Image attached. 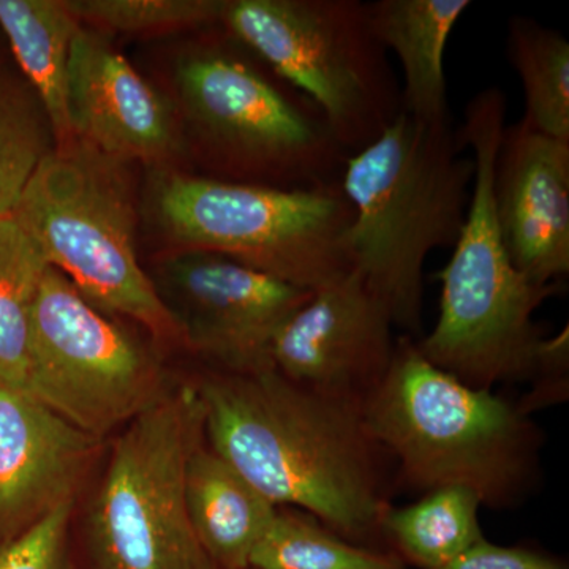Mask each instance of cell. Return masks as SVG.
Masks as SVG:
<instances>
[{
    "instance_id": "cell-1",
    "label": "cell",
    "mask_w": 569,
    "mask_h": 569,
    "mask_svg": "<svg viewBox=\"0 0 569 569\" xmlns=\"http://www.w3.org/2000/svg\"><path fill=\"white\" fill-rule=\"evenodd\" d=\"M206 445L271 503L293 508L347 541L389 552L383 518L396 463L362 407L299 387L272 369L198 378Z\"/></svg>"
},
{
    "instance_id": "cell-2",
    "label": "cell",
    "mask_w": 569,
    "mask_h": 569,
    "mask_svg": "<svg viewBox=\"0 0 569 569\" xmlns=\"http://www.w3.org/2000/svg\"><path fill=\"white\" fill-rule=\"evenodd\" d=\"M362 417L395 460L397 490L462 488L490 509L518 508L537 492L542 433L533 419L430 365L411 337H397Z\"/></svg>"
},
{
    "instance_id": "cell-3",
    "label": "cell",
    "mask_w": 569,
    "mask_h": 569,
    "mask_svg": "<svg viewBox=\"0 0 569 569\" xmlns=\"http://www.w3.org/2000/svg\"><path fill=\"white\" fill-rule=\"evenodd\" d=\"M507 97L498 88L478 92L467 104L458 132L475 164L470 204L441 283L440 313L432 331L417 339L430 365L467 387L530 383L548 337L535 312L560 291L538 284L516 269L496 212L493 174L507 127Z\"/></svg>"
},
{
    "instance_id": "cell-4",
    "label": "cell",
    "mask_w": 569,
    "mask_h": 569,
    "mask_svg": "<svg viewBox=\"0 0 569 569\" xmlns=\"http://www.w3.org/2000/svg\"><path fill=\"white\" fill-rule=\"evenodd\" d=\"M462 151L452 122L433 126L402 112L348 157L340 179L355 211L348 233L355 271L392 325L415 340L427 257L452 249L466 223L475 164Z\"/></svg>"
},
{
    "instance_id": "cell-5",
    "label": "cell",
    "mask_w": 569,
    "mask_h": 569,
    "mask_svg": "<svg viewBox=\"0 0 569 569\" xmlns=\"http://www.w3.org/2000/svg\"><path fill=\"white\" fill-rule=\"evenodd\" d=\"M11 216L92 306L141 326L156 347L186 348L138 260L127 163L73 137L44 157Z\"/></svg>"
},
{
    "instance_id": "cell-6",
    "label": "cell",
    "mask_w": 569,
    "mask_h": 569,
    "mask_svg": "<svg viewBox=\"0 0 569 569\" xmlns=\"http://www.w3.org/2000/svg\"><path fill=\"white\" fill-rule=\"evenodd\" d=\"M183 56L176 84L219 181L313 189L340 182L348 153L323 112L241 41Z\"/></svg>"
},
{
    "instance_id": "cell-7",
    "label": "cell",
    "mask_w": 569,
    "mask_h": 569,
    "mask_svg": "<svg viewBox=\"0 0 569 569\" xmlns=\"http://www.w3.org/2000/svg\"><path fill=\"white\" fill-rule=\"evenodd\" d=\"M153 171V219L179 250L223 254L307 291L355 269L348 244L355 211L340 182L274 189Z\"/></svg>"
},
{
    "instance_id": "cell-8",
    "label": "cell",
    "mask_w": 569,
    "mask_h": 569,
    "mask_svg": "<svg viewBox=\"0 0 569 569\" xmlns=\"http://www.w3.org/2000/svg\"><path fill=\"white\" fill-rule=\"evenodd\" d=\"M206 443L197 383L171 387L112 443L77 545L81 569H217L194 537L187 466Z\"/></svg>"
},
{
    "instance_id": "cell-9",
    "label": "cell",
    "mask_w": 569,
    "mask_h": 569,
    "mask_svg": "<svg viewBox=\"0 0 569 569\" xmlns=\"http://www.w3.org/2000/svg\"><path fill=\"white\" fill-rule=\"evenodd\" d=\"M220 26L323 112L351 156L402 114V91L361 0H222Z\"/></svg>"
},
{
    "instance_id": "cell-10",
    "label": "cell",
    "mask_w": 569,
    "mask_h": 569,
    "mask_svg": "<svg viewBox=\"0 0 569 569\" xmlns=\"http://www.w3.org/2000/svg\"><path fill=\"white\" fill-rule=\"evenodd\" d=\"M170 389L157 347L92 306L50 266L33 306L26 391L104 440Z\"/></svg>"
},
{
    "instance_id": "cell-11",
    "label": "cell",
    "mask_w": 569,
    "mask_h": 569,
    "mask_svg": "<svg viewBox=\"0 0 569 569\" xmlns=\"http://www.w3.org/2000/svg\"><path fill=\"white\" fill-rule=\"evenodd\" d=\"M151 279L181 328L186 350L228 373L272 369L277 332L313 293L200 250L168 254Z\"/></svg>"
},
{
    "instance_id": "cell-12",
    "label": "cell",
    "mask_w": 569,
    "mask_h": 569,
    "mask_svg": "<svg viewBox=\"0 0 569 569\" xmlns=\"http://www.w3.org/2000/svg\"><path fill=\"white\" fill-rule=\"evenodd\" d=\"M387 307L358 272L313 291L277 332L272 367L299 387L362 407L391 366Z\"/></svg>"
},
{
    "instance_id": "cell-13",
    "label": "cell",
    "mask_w": 569,
    "mask_h": 569,
    "mask_svg": "<svg viewBox=\"0 0 569 569\" xmlns=\"http://www.w3.org/2000/svg\"><path fill=\"white\" fill-rule=\"evenodd\" d=\"M103 441L0 380V548L77 505Z\"/></svg>"
},
{
    "instance_id": "cell-14",
    "label": "cell",
    "mask_w": 569,
    "mask_h": 569,
    "mask_svg": "<svg viewBox=\"0 0 569 569\" xmlns=\"http://www.w3.org/2000/svg\"><path fill=\"white\" fill-rule=\"evenodd\" d=\"M69 111L73 137L123 163L160 164L181 149L170 102L102 32L84 26L71 47Z\"/></svg>"
},
{
    "instance_id": "cell-15",
    "label": "cell",
    "mask_w": 569,
    "mask_h": 569,
    "mask_svg": "<svg viewBox=\"0 0 569 569\" xmlns=\"http://www.w3.org/2000/svg\"><path fill=\"white\" fill-rule=\"evenodd\" d=\"M493 198L516 269L538 284L560 283L569 274V142L520 121L505 127Z\"/></svg>"
},
{
    "instance_id": "cell-16",
    "label": "cell",
    "mask_w": 569,
    "mask_h": 569,
    "mask_svg": "<svg viewBox=\"0 0 569 569\" xmlns=\"http://www.w3.org/2000/svg\"><path fill=\"white\" fill-rule=\"evenodd\" d=\"M370 24L385 50L403 71L402 112L425 123L452 122L445 51L456 24L470 9L468 0H376Z\"/></svg>"
},
{
    "instance_id": "cell-17",
    "label": "cell",
    "mask_w": 569,
    "mask_h": 569,
    "mask_svg": "<svg viewBox=\"0 0 569 569\" xmlns=\"http://www.w3.org/2000/svg\"><path fill=\"white\" fill-rule=\"evenodd\" d=\"M186 498L194 537L213 567L249 569L279 507L206 443L187 466Z\"/></svg>"
},
{
    "instance_id": "cell-18",
    "label": "cell",
    "mask_w": 569,
    "mask_h": 569,
    "mask_svg": "<svg viewBox=\"0 0 569 569\" xmlns=\"http://www.w3.org/2000/svg\"><path fill=\"white\" fill-rule=\"evenodd\" d=\"M81 26L66 0H0V28L50 118L58 144L73 138L69 69Z\"/></svg>"
},
{
    "instance_id": "cell-19",
    "label": "cell",
    "mask_w": 569,
    "mask_h": 569,
    "mask_svg": "<svg viewBox=\"0 0 569 569\" xmlns=\"http://www.w3.org/2000/svg\"><path fill=\"white\" fill-rule=\"evenodd\" d=\"M481 508L479 498L462 488L432 490L403 508L392 505L383 518L385 546L408 568L447 567L486 538Z\"/></svg>"
},
{
    "instance_id": "cell-20",
    "label": "cell",
    "mask_w": 569,
    "mask_h": 569,
    "mask_svg": "<svg viewBox=\"0 0 569 569\" xmlns=\"http://www.w3.org/2000/svg\"><path fill=\"white\" fill-rule=\"evenodd\" d=\"M507 50L526 99L520 122L553 140L569 142V41L531 18L512 17Z\"/></svg>"
},
{
    "instance_id": "cell-21",
    "label": "cell",
    "mask_w": 569,
    "mask_h": 569,
    "mask_svg": "<svg viewBox=\"0 0 569 569\" xmlns=\"http://www.w3.org/2000/svg\"><path fill=\"white\" fill-rule=\"evenodd\" d=\"M48 268L17 219L0 217V380L22 391L28 387L33 306Z\"/></svg>"
},
{
    "instance_id": "cell-22",
    "label": "cell",
    "mask_w": 569,
    "mask_h": 569,
    "mask_svg": "<svg viewBox=\"0 0 569 569\" xmlns=\"http://www.w3.org/2000/svg\"><path fill=\"white\" fill-rule=\"evenodd\" d=\"M250 569H410L392 552L362 548L293 508H277Z\"/></svg>"
},
{
    "instance_id": "cell-23",
    "label": "cell",
    "mask_w": 569,
    "mask_h": 569,
    "mask_svg": "<svg viewBox=\"0 0 569 569\" xmlns=\"http://www.w3.org/2000/svg\"><path fill=\"white\" fill-rule=\"evenodd\" d=\"M56 146L50 118L31 86L0 80V217L13 212Z\"/></svg>"
},
{
    "instance_id": "cell-24",
    "label": "cell",
    "mask_w": 569,
    "mask_h": 569,
    "mask_svg": "<svg viewBox=\"0 0 569 569\" xmlns=\"http://www.w3.org/2000/svg\"><path fill=\"white\" fill-rule=\"evenodd\" d=\"M91 29L146 36L220 24L222 0H66Z\"/></svg>"
},
{
    "instance_id": "cell-25",
    "label": "cell",
    "mask_w": 569,
    "mask_h": 569,
    "mask_svg": "<svg viewBox=\"0 0 569 569\" xmlns=\"http://www.w3.org/2000/svg\"><path fill=\"white\" fill-rule=\"evenodd\" d=\"M74 505H66L28 533L0 548V569H81L71 533Z\"/></svg>"
},
{
    "instance_id": "cell-26",
    "label": "cell",
    "mask_w": 569,
    "mask_h": 569,
    "mask_svg": "<svg viewBox=\"0 0 569 569\" xmlns=\"http://www.w3.org/2000/svg\"><path fill=\"white\" fill-rule=\"evenodd\" d=\"M531 389L518 402L522 413L531 415L546 407L568 400L569 395V337L568 326L559 335L548 337Z\"/></svg>"
},
{
    "instance_id": "cell-27",
    "label": "cell",
    "mask_w": 569,
    "mask_h": 569,
    "mask_svg": "<svg viewBox=\"0 0 569 569\" xmlns=\"http://www.w3.org/2000/svg\"><path fill=\"white\" fill-rule=\"evenodd\" d=\"M440 569H569L563 560L527 546H498L488 539L460 553Z\"/></svg>"
},
{
    "instance_id": "cell-28",
    "label": "cell",
    "mask_w": 569,
    "mask_h": 569,
    "mask_svg": "<svg viewBox=\"0 0 569 569\" xmlns=\"http://www.w3.org/2000/svg\"><path fill=\"white\" fill-rule=\"evenodd\" d=\"M250 569V568H249Z\"/></svg>"
}]
</instances>
